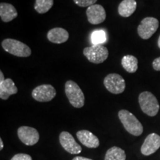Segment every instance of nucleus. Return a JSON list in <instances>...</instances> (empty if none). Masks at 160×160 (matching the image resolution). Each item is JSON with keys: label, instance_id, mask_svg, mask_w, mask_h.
I'll return each instance as SVG.
<instances>
[{"label": "nucleus", "instance_id": "cd10ccee", "mask_svg": "<svg viewBox=\"0 0 160 160\" xmlns=\"http://www.w3.org/2000/svg\"><path fill=\"white\" fill-rule=\"evenodd\" d=\"M158 46H159V48H160V36L159 37V39H158Z\"/></svg>", "mask_w": 160, "mask_h": 160}, {"label": "nucleus", "instance_id": "2eb2a0df", "mask_svg": "<svg viewBox=\"0 0 160 160\" xmlns=\"http://www.w3.org/2000/svg\"><path fill=\"white\" fill-rule=\"evenodd\" d=\"M18 13L13 5L2 2L0 4V17L4 22H9L17 18Z\"/></svg>", "mask_w": 160, "mask_h": 160}, {"label": "nucleus", "instance_id": "f8f14e48", "mask_svg": "<svg viewBox=\"0 0 160 160\" xmlns=\"http://www.w3.org/2000/svg\"><path fill=\"white\" fill-rule=\"evenodd\" d=\"M160 148V137L157 133H151L146 137L141 152L143 155L149 156L154 153Z\"/></svg>", "mask_w": 160, "mask_h": 160}, {"label": "nucleus", "instance_id": "4be33fe9", "mask_svg": "<svg viewBox=\"0 0 160 160\" xmlns=\"http://www.w3.org/2000/svg\"><path fill=\"white\" fill-rule=\"evenodd\" d=\"M97 1V0H73L76 5L82 8H88L90 6L95 5Z\"/></svg>", "mask_w": 160, "mask_h": 160}, {"label": "nucleus", "instance_id": "1a4fd4ad", "mask_svg": "<svg viewBox=\"0 0 160 160\" xmlns=\"http://www.w3.org/2000/svg\"><path fill=\"white\" fill-rule=\"evenodd\" d=\"M17 134L21 142L28 146L35 145L39 139V134L37 130L28 126H22L19 128Z\"/></svg>", "mask_w": 160, "mask_h": 160}, {"label": "nucleus", "instance_id": "a211bd4d", "mask_svg": "<svg viewBox=\"0 0 160 160\" xmlns=\"http://www.w3.org/2000/svg\"><path fill=\"white\" fill-rule=\"evenodd\" d=\"M122 66L128 73H135L138 69V59L134 56L126 55L121 61Z\"/></svg>", "mask_w": 160, "mask_h": 160}, {"label": "nucleus", "instance_id": "b1692460", "mask_svg": "<svg viewBox=\"0 0 160 160\" xmlns=\"http://www.w3.org/2000/svg\"><path fill=\"white\" fill-rule=\"evenodd\" d=\"M152 65H153V68L155 71H160V57H158L153 60Z\"/></svg>", "mask_w": 160, "mask_h": 160}, {"label": "nucleus", "instance_id": "f257e3e1", "mask_svg": "<svg viewBox=\"0 0 160 160\" xmlns=\"http://www.w3.org/2000/svg\"><path fill=\"white\" fill-rule=\"evenodd\" d=\"M119 118L126 131L131 134L140 136L143 133V126L133 113L127 110H121L118 113Z\"/></svg>", "mask_w": 160, "mask_h": 160}, {"label": "nucleus", "instance_id": "4468645a", "mask_svg": "<svg viewBox=\"0 0 160 160\" xmlns=\"http://www.w3.org/2000/svg\"><path fill=\"white\" fill-rule=\"evenodd\" d=\"M47 37L48 39L51 42L62 44L68 41L69 38V33L62 28H54L48 31Z\"/></svg>", "mask_w": 160, "mask_h": 160}, {"label": "nucleus", "instance_id": "6e6552de", "mask_svg": "<svg viewBox=\"0 0 160 160\" xmlns=\"http://www.w3.org/2000/svg\"><path fill=\"white\" fill-rule=\"evenodd\" d=\"M57 95V91L51 85H41L36 87L32 91V97L40 102H50Z\"/></svg>", "mask_w": 160, "mask_h": 160}, {"label": "nucleus", "instance_id": "7ed1b4c3", "mask_svg": "<svg viewBox=\"0 0 160 160\" xmlns=\"http://www.w3.org/2000/svg\"><path fill=\"white\" fill-rule=\"evenodd\" d=\"M139 103L142 111L150 117H154L159 112V105L158 100L151 92L145 91L140 93Z\"/></svg>", "mask_w": 160, "mask_h": 160}, {"label": "nucleus", "instance_id": "5701e85b", "mask_svg": "<svg viewBox=\"0 0 160 160\" xmlns=\"http://www.w3.org/2000/svg\"><path fill=\"white\" fill-rule=\"evenodd\" d=\"M11 160H32V157L25 153H18L13 156Z\"/></svg>", "mask_w": 160, "mask_h": 160}, {"label": "nucleus", "instance_id": "ddd939ff", "mask_svg": "<svg viewBox=\"0 0 160 160\" xmlns=\"http://www.w3.org/2000/svg\"><path fill=\"white\" fill-rule=\"evenodd\" d=\"M77 137L79 142L85 147L89 148H96L99 145V140L97 136L87 130H82L77 133Z\"/></svg>", "mask_w": 160, "mask_h": 160}, {"label": "nucleus", "instance_id": "6ab92c4d", "mask_svg": "<svg viewBox=\"0 0 160 160\" xmlns=\"http://www.w3.org/2000/svg\"><path fill=\"white\" fill-rule=\"evenodd\" d=\"M126 154L124 150L119 147H112L106 152L105 160H125Z\"/></svg>", "mask_w": 160, "mask_h": 160}, {"label": "nucleus", "instance_id": "0eeeda50", "mask_svg": "<svg viewBox=\"0 0 160 160\" xmlns=\"http://www.w3.org/2000/svg\"><path fill=\"white\" fill-rule=\"evenodd\" d=\"M159 28V21L153 17H146L138 26V34L142 39H148L155 33Z\"/></svg>", "mask_w": 160, "mask_h": 160}, {"label": "nucleus", "instance_id": "20e7f679", "mask_svg": "<svg viewBox=\"0 0 160 160\" xmlns=\"http://www.w3.org/2000/svg\"><path fill=\"white\" fill-rule=\"evenodd\" d=\"M2 46L6 52L16 57H28L31 54V50L28 46L17 39H4Z\"/></svg>", "mask_w": 160, "mask_h": 160}, {"label": "nucleus", "instance_id": "393cba45", "mask_svg": "<svg viewBox=\"0 0 160 160\" xmlns=\"http://www.w3.org/2000/svg\"><path fill=\"white\" fill-rule=\"evenodd\" d=\"M72 160H93L91 159H88V158H85L83 157H76L73 158Z\"/></svg>", "mask_w": 160, "mask_h": 160}, {"label": "nucleus", "instance_id": "dca6fc26", "mask_svg": "<svg viewBox=\"0 0 160 160\" xmlns=\"http://www.w3.org/2000/svg\"><path fill=\"white\" fill-rule=\"evenodd\" d=\"M18 92L17 88L11 79H6L3 82L0 83V98L7 100L11 95L16 94Z\"/></svg>", "mask_w": 160, "mask_h": 160}, {"label": "nucleus", "instance_id": "9b49d317", "mask_svg": "<svg viewBox=\"0 0 160 160\" xmlns=\"http://www.w3.org/2000/svg\"><path fill=\"white\" fill-rule=\"evenodd\" d=\"M86 15L88 22L92 25H98L103 22L106 19L105 10L101 5L95 4L86 10Z\"/></svg>", "mask_w": 160, "mask_h": 160}, {"label": "nucleus", "instance_id": "39448f33", "mask_svg": "<svg viewBox=\"0 0 160 160\" xmlns=\"http://www.w3.org/2000/svg\"><path fill=\"white\" fill-rule=\"evenodd\" d=\"M83 54L92 63L100 64L108 57V50L102 45H93L86 47L83 50Z\"/></svg>", "mask_w": 160, "mask_h": 160}, {"label": "nucleus", "instance_id": "9d476101", "mask_svg": "<svg viewBox=\"0 0 160 160\" xmlns=\"http://www.w3.org/2000/svg\"><path fill=\"white\" fill-rule=\"evenodd\" d=\"M59 142L62 147L71 154H78L82 151V148L71 133L62 131L59 135Z\"/></svg>", "mask_w": 160, "mask_h": 160}, {"label": "nucleus", "instance_id": "f3484780", "mask_svg": "<svg viewBox=\"0 0 160 160\" xmlns=\"http://www.w3.org/2000/svg\"><path fill=\"white\" fill-rule=\"evenodd\" d=\"M136 0H123L118 7V13L122 17H129L137 9Z\"/></svg>", "mask_w": 160, "mask_h": 160}, {"label": "nucleus", "instance_id": "aec40b11", "mask_svg": "<svg viewBox=\"0 0 160 160\" xmlns=\"http://www.w3.org/2000/svg\"><path fill=\"white\" fill-rule=\"evenodd\" d=\"M53 0H36L34 9L37 13H45L53 7Z\"/></svg>", "mask_w": 160, "mask_h": 160}, {"label": "nucleus", "instance_id": "bb28decb", "mask_svg": "<svg viewBox=\"0 0 160 160\" xmlns=\"http://www.w3.org/2000/svg\"><path fill=\"white\" fill-rule=\"evenodd\" d=\"M3 147H4L3 141H2V139H0V150H2L3 149Z\"/></svg>", "mask_w": 160, "mask_h": 160}, {"label": "nucleus", "instance_id": "423d86ee", "mask_svg": "<svg viewBox=\"0 0 160 160\" xmlns=\"http://www.w3.org/2000/svg\"><path fill=\"white\" fill-rule=\"evenodd\" d=\"M104 85L110 93L119 94L125 89V81L121 75L117 73H110L104 79Z\"/></svg>", "mask_w": 160, "mask_h": 160}, {"label": "nucleus", "instance_id": "f03ea898", "mask_svg": "<svg viewBox=\"0 0 160 160\" xmlns=\"http://www.w3.org/2000/svg\"><path fill=\"white\" fill-rule=\"evenodd\" d=\"M65 94L72 106L81 108L85 105V96L82 89L75 82L68 80L65 85Z\"/></svg>", "mask_w": 160, "mask_h": 160}, {"label": "nucleus", "instance_id": "412c9836", "mask_svg": "<svg viewBox=\"0 0 160 160\" xmlns=\"http://www.w3.org/2000/svg\"><path fill=\"white\" fill-rule=\"evenodd\" d=\"M106 40L105 33L103 31H96L91 35V42L93 45H102Z\"/></svg>", "mask_w": 160, "mask_h": 160}, {"label": "nucleus", "instance_id": "a878e982", "mask_svg": "<svg viewBox=\"0 0 160 160\" xmlns=\"http://www.w3.org/2000/svg\"><path fill=\"white\" fill-rule=\"evenodd\" d=\"M5 80V77H4V74H3L2 71H0V83L3 82Z\"/></svg>", "mask_w": 160, "mask_h": 160}]
</instances>
